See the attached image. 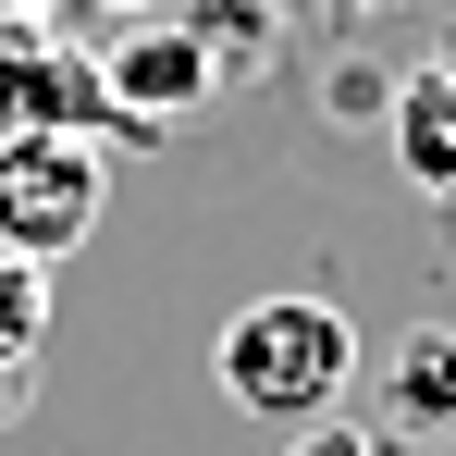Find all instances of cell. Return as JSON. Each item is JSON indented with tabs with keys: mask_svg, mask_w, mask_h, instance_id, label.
I'll return each instance as SVG.
<instances>
[{
	"mask_svg": "<svg viewBox=\"0 0 456 456\" xmlns=\"http://www.w3.org/2000/svg\"><path fill=\"white\" fill-rule=\"evenodd\" d=\"M210 382H223L247 419L308 432V419H333V395L358 382V333H346L333 297H247L223 321V346H210Z\"/></svg>",
	"mask_w": 456,
	"mask_h": 456,
	"instance_id": "obj_1",
	"label": "cell"
},
{
	"mask_svg": "<svg viewBox=\"0 0 456 456\" xmlns=\"http://www.w3.org/2000/svg\"><path fill=\"white\" fill-rule=\"evenodd\" d=\"M86 223H99V160H86V149H62V136L0 149V247H12L25 272L62 259Z\"/></svg>",
	"mask_w": 456,
	"mask_h": 456,
	"instance_id": "obj_2",
	"label": "cell"
},
{
	"mask_svg": "<svg viewBox=\"0 0 456 456\" xmlns=\"http://www.w3.org/2000/svg\"><path fill=\"white\" fill-rule=\"evenodd\" d=\"M370 370V407H382V444H456V321H407Z\"/></svg>",
	"mask_w": 456,
	"mask_h": 456,
	"instance_id": "obj_3",
	"label": "cell"
},
{
	"mask_svg": "<svg viewBox=\"0 0 456 456\" xmlns=\"http://www.w3.org/2000/svg\"><path fill=\"white\" fill-rule=\"evenodd\" d=\"M395 173H407L419 198H444V210H456V50L395 86Z\"/></svg>",
	"mask_w": 456,
	"mask_h": 456,
	"instance_id": "obj_4",
	"label": "cell"
},
{
	"mask_svg": "<svg viewBox=\"0 0 456 456\" xmlns=\"http://www.w3.org/2000/svg\"><path fill=\"white\" fill-rule=\"evenodd\" d=\"M198 75H210V62H198L185 37H136V50L111 62V99H124L136 124H173V111L198 99Z\"/></svg>",
	"mask_w": 456,
	"mask_h": 456,
	"instance_id": "obj_5",
	"label": "cell"
},
{
	"mask_svg": "<svg viewBox=\"0 0 456 456\" xmlns=\"http://www.w3.org/2000/svg\"><path fill=\"white\" fill-rule=\"evenodd\" d=\"M284 456H395V444L358 432V419H308V432H284Z\"/></svg>",
	"mask_w": 456,
	"mask_h": 456,
	"instance_id": "obj_6",
	"label": "cell"
}]
</instances>
